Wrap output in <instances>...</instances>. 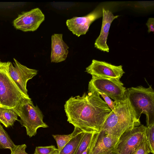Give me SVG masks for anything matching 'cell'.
Here are the masks:
<instances>
[{"instance_id":"obj_1","label":"cell","mask_w":154,"mask_h":154,"mask_svg":"<svg viewBox=\"0 0 154 154\" xmlns=\"http://www.w3.org/2000/svg\"><path fill=\"white\" fill-rule=\"evenodd\" d=\"M67 121L83 131L99 132L112 110L98 92L72 96L64 105Z\"/></svg>"},{"instance_id":"obj_2","label":"cell","mask_w":154,"mask_h":154,"mask_svg":"<svg viewBox=\"0 0 154 154\" xmlns=\"http://www.w3.org/2000/svg\"><path fill=\"white\" fill-rule=\"evenodd\" d=\"M140 124V119L136 116L127 98L116 102L115 109L106 119L100 131L119 138L125 132Z\"/></svg>"},{"instance_id":"obj_3","label":"cell","mask_w":154,"mask_h":154,"mask_svg":"<svg viewBox=\"0 0 154 154\" xmlns=\"http://www.w3.org/2000/svg\"><path fill=\"white\" fill-rule=\"evenodd\" d=\"M126 96L137 117L146 116V125L154 123V91L152 86L141 85L126 89Z\"/></svg>"},{"instance_id":"obj_4","label":"cell","mask_w":154,"mask_h":154,"mask_svg":"<svg viewBox=\"0 0 154 154\" xmlns=\"http://www.w3.org/2000/svg\"><path fill=\"white\" fill-rule=\"evenodd\" d=\"M13 109L20 118L19 121L26 128L29 137L35 135L39 128L48 127L43 121L42 112L37 105H34L30 98H23Z\"/></svg>"},{"instance_id":"obj_5","label":"cell","mask_w":154,"mask_h":154,"mask_svg":"<svg viewBox=\"0 0 154 154\" xmlns=\"http://www.w3.org/2000/svg\"><path fill=\"white\" fill-rule=\"evenodd\" d=\"M10 62L0 61V106L13 108L23 98H30L21 92L10 75Z\"/></svg>"},{"instance_id":"obj_6","label":"cell","mask_w":154,"mask_h":154,"mask_svg":"<svg viewBox=\"0 0 154 154\" xmlns=\"http://www.w3.org/2000/svg\"><path fill=\"white\" fill-rule=\"evenodd\" d=\"M95 91L104 93L116 102L126 99V89L120 79L92 76L88 92Z\"/></svg>"},{"instance_id":"obj_7","label":"cell","mask_w":154,"mask_h":154,"mask_svg":"<svg viewBox=\"0 0 154 154\" xmlns=\"http://www.w3.org/2000/svg\"><path fill=\"white\" fill-rule=\"evenodd\" d=\"M146 126L140 125L123 134L115 147L114 154H132L146 139Z\"/></svg>"},{"instance_id":"obj_8","label":"cell","mask_w":154,"mask_h":154,"mask_svg":"<svg viewBox=\"0 0 154 154\" xmlns=\"http://www.w3.org/2000/svg\"><path fill=\"white\" fill-rule=\"evenodd\" d=\"M119 138L103 131L93 133L87 154H114Z\"/></svg>"},{"instance_id":"obj_9","label":"cell","mask_w":154,"mask_h":154,"mask_svg":"<svg viewBox=\"0 0 154 154\" xmlns=\"http://www.w3.org/2000/svg\"><path fill=\"white\" fill-rule=\"evenodd\" d=\"M14 65L10 62L8 72L11 77L21 92L28 98H30L26 88L28 81L37 74V70L31 69L21 64L14 58Z\"/></svg>"},{"instance_id":"obj_10","label":"cell","mask_w":154,"mask_h":154,"mask_svg":"<svg viewBox=\"0 0 154 154\" xmlns=\"http://www.w3.org/2000/svg\"><path fill=\"white\" fill-rule=\"evenodd\" d=\"M92 76L120 79L125 72L121 65L116 66L95 60L86 68L85 71Z\"/></svg>"},{"instance_id":"obj_11","label":"cell","mask_w":154,"mask_h":154,"mask_svg":"<svg viewBox=\"0 0 154 154\" xmlns=\"http://www.w3.org/2000/svg\"><path fill=\"white\" fill-rule=\"evenodd\" d=\"M45 19V15L41 10L36 8L19 15L13 23L17 29L24 32L34 31L38 29Z\"/></svg>"},{"instance_id":"obj_12","label":"cell","mask_w":154,"mask_h":154,"mask_svg":"<svg viewBox=\"0 0 154 154\" xmlns=\"http://www.w3.org/2000/svg\"><path fill=\"white\" fill-rule=\"evenodd\" d=\"M102 16V9L96 8L85 16L75 17L67 20L66 25L73 34L79 37L85 34L91 23Z\"/></svg>"},{"instance_id":"obj_13","label":"cell","mask_w":154,"mask_h":154,"mask_svg":"<svg viewBox=\"0 0 154 154\" xmlns=\"http://www.w3.org/2000/svg\"><path fill=\"white\" fill-rule=\"evenodd\" d=\"M102 9V25L100 35L95 40L94 47L101 51L109 52V48L106 41L109 28L112 22L119 16H114L111 11L104 8Z\"/></svg>"},{"instance_id":"obj_14","label":"cell","mask_w":154,"mask_h":154,"mask_svg":"<svg viewBox=\"0 0 154 154\" xmlns=\"http://www.w3.org/2000/svg\"><path fill=\"white\" fill-rule=\"evenodd\" d=\"M51 62L57 63L64 61L69 52V47L63 39V34H54L52 35Z\"/></svg>"},{"instance_id":"obj_15","label":"cell","mask_w":154,"mask_h":154,"mask_svg":"<svg viewBox=\"0 0 154 154\" xmlns=\"http://www.w3.org/2000/svg\"><path fill=\"white\" fill-rule=\"evenodd\" d=\"M18 116L13 108L0 106V123L6 128L13 126Z\"/></svg>"},{"instance_id":"obj_16","label":"cell","mask_w":154,"mask_h":154,"mask_svg":"<svg viewBox=\"0 0 154 154\" xmlns=\"http://www.w3.org/2000/svg\"><path fill=\"white\" fill-rule=\"evenodd\" d=\"M85 132L81 130L65 145L59 154H75Z\"/></svg>"},{"instance_id":"obj_17","label":"cell","mask_w":154,"mask_h":154,"mask_svg":"<svg viewBox=\"0 0 154 154\" xmlns=\"http://www.w3.org/2000/svg\"><path fill=\"white\" fill-rule=\"evenodd\" d=\"M74 127V131L70 134L52 135L56 142L59 153L70 139L81 130L77 127Z\"/></svg>"},{"instance_id":"obj_18","label":"cell","mask_w":154,"mask_h":154,"mask_svg":"<svg viewBox=\"0 0 154 154\" xmlns=\"http://www.w3.org/2000/svg\"><path fill=\"white\" fill-rule=\"evenodd\" d=\"M16 146L0 123V149H8L11 150Z\"/></svg>"},{"instance_id":"obj_19","label":"cell","mask_w":154,"mask_h":154,"mask_svg":"<svg viewBox=\"0 0 154 154\" xmlns=\"http://www.w3.org/2000/svg\"><path fill=\"white\" fill-rule=\"evenodd\" d=\"M93 133L85 132L75 154H82L88 147Z\"/></svg>"},{"instance_id":"obj_20","label":"cell","mask_w":154,"mask_h":154,"mask_svg":"<svg viewBox=\"0 0 154 154\" xmlns=\"http://www.w3.org/2000/svg\"><path fill=\"white\" fill-rule=\"evenodd\" d=\"M146 139L151 153L154 154V123L146 127Z\"/></svg>"},{"instance_id":"obj_21","label":"cell","mask_w":154,"mask_h":154,"mask_svg":"<svg viewBox=\"0 0 154 154\" xmlns=\"http://www.w3.org/2000/svg\"><path fill=\"white\" fill-rule=\"evenodd\" d=\"M33 154H59L57 149L54 145L37 146Z\"/></svg>"},{"instance_id":"obj_22","label":"cell","mask_w":154,"mask_h":154,"mask_svg":"<svg viewBox=\"0 0 154 154\" xmlns=\"http://www.w3.org/2000/svg\"><path fill=\"white\" fill-rule=\"evenodd\" d=\"M151 151L146 139L143 142L132 154H149Z\"/></svg>"},{"instance_id":"obj_23","label":"cell","mask_w":154,"mask_h":154,"mask_svg":"<svg viewBox=\"0 0 154 154\" xmlns=\"http://www.w3.org/2000/svg\"><path fill=\"white\" fill-rule=\"evenodd\" d=\"M27 146L25 144L16 145L11 150V154H28L26 152Z\"/></svg>"},{"instance_id":"obj_24","label":"cell","mask_w":154,"mask_h":154,"mask_svg":"<svg viewBox=\"0 0 154 154\" xmlns=\"http://www.w3.org/2000/svg\"><path fill=\"white\" fill-rule=\"evenodd\" d=\"M98 93L103 98L104 101L110 109L112 111L113 110L115 107L116 102L112 101L110 98L106 94L101 93L98 92Z\"/></svg>"},{"instance_id":"obj_25","label":"cell","mask_w":154,"mask_h":154,"mask_svg":"<svg viewBox=\"0 0 154 154\" xmlns=\"http://www.w3.org/2000/svg\"><path fill=\"white\" fill-rule=\"evenodd\" d=\"M148 28V32L149 33L151 32H154V18H149L146 23Z\"/></svg>"},{"instance_id":"obj_26","label":"cell","mask_w":154,"mask_h":154,"mask_svg":"<svg viewBox=\"0 0 154 154\" xmlns=\"http://www.w3.org/2000/svg\"><path fill=\"white\" fill-rule=\"evenodd\" d=\"M88 146L87 149L82 154H87L88 152Z\"/></svg>"}]
</instances>
